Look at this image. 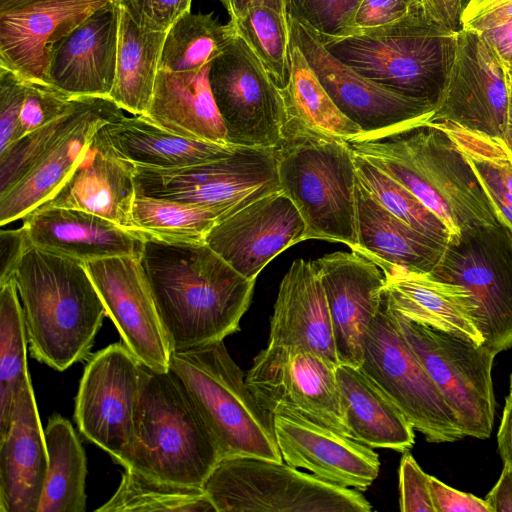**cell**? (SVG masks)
Segmentation results:
<instances>
[{
  "label": "cell",
  "mask_w": 512,
  "mask_h": 512,
  "mask_svg": "<svg viewBox=\"0 0 512 512\" xmlns=\"http://www.w3.org/2000/svg\"><path fill=\"white\" fill-rule=\"evenodd\" d=\"M135 198L134 164L119 158L95 133L68 178L40 206L83 210L136 229Z\"/></svg>",
  "instance_id": "4316f807"
},
{
  "label": "cell",
  "mask_w": 512,
  "mask_h": 512,
  "mask_svg": "<svg viewBox=\"0 0 512 512\" xmlns=\"http://www.w3.org/2000/svg\"><path fill=\"white\" fill-rule=\"evenodd\" d=\"M319 37L333 56L365 78L436 108L454 64L458 31L421 9L385 26Z\"/></svg>",
  "instance_id": "277c9868"
},
{
  "label": "cell",
  "mask_w": 512,
  "mask_h": 512,
  "mask_svg": "<svg viewBox=\"0 0 512 512\" xmlns=\"http://www.w3.org/2000/svg\"><path fill=\"white\" fill-rule=\"evenodd\" d=\"M361 370L428 442L462 440L457 419L440 389L400 333L383 291L363 341Z\"/></svg>",
  "instance_id": "8fae6325"
},
{
  "label": "cell",
  "mask_w": 512,
  "mask_h": 512,
  "mask_svg": "<svg viewBox=\"0 0 512 512\" xmlns=\"http://www.w3.org/2000/svg\"><path fill=\"white\" fill-rule=\"evenodd\" d=\"M390 309L403 338L455 414L462 434L489 438L496 407L492 381L496 355L483 343L415 323Z\"/></svg>",
  "instance_id": "9c48e42d"
},
{
  "label": "cell",
  "mask_w": 512,
  "mask_h": 512,
  "mask_svg": "<svg viewBox=\"0 0 512 512\" xmlns=\"http://www.w3.org/2000/svg\"><path fill=\"white\" fill-rule=\"evenodd\" d=\"M134 166L140 196L200 205L249 204L281 189L276 148L238 146L225 158L183 167Z\"/></svg>",
  "instance_id": "9a60e30c"
},
{
  "label": "cell",
  "mask_w": 512,
  "mask_h": 512,
  "mask_svg": "<svg viewBox=\"0 0 512 512\" xmlns=\"http://www.w3.org/2000/svg\"><path fill=\"white\" fill-rule=\"evenodd\" d=\"M48 468L31 378L21 386L9 429L0 437V512H37Z\"/></svg>",
  "instance_id": "d4e9b609"
},
{
  "label": "cell",
  "mask_w": 512,
  "mask_h": 512,
  "mask_svg": "<svg viewBox=\"0 0 512 512\" xmlns=\"http://www.w3.org/2000/svg\"><path fill=\"white\" fill-rule=\"evenodd\" d=\"M110 0H37L0 11V67L22 78L47 82L59 43Z\"/></svg>",
  "instance_id": "44dd1931"
},
{
  "label": "cell",
  "mask_w": 512,
  "mask_h": 512,
  "mask_svg": "<svg viewBox=\"0 0 512 512\" xmlns=\"http://www.w3.org/2000/svg\"><path fill=\"white\" fill-rule=\"evenodd\" d=\"M268 344L302 347L339 364L325 291L312 261L296 259L282 278Z\"/></svg>",
  "instance_id": "83f0119b"
},
{
  "label": "cell",
  "mask_w": 512,
  "mask_h": 512,
  "mask_svg": "<svg viewBox=\"0 0 512 512\" xmlns=\"http://www.w3.org/2000/svg\"><path fill=\"white\" fill-rule=\"evenodd\" d=\"M85 266L125 346L144 367L169 371L173 352L140 258L111 256Z\"/></svg>",
  "instance_id": "ac0fdd59"
},
{
  "label": "cell",
  "mask_w": 512,
  "mask_h": 512,
  "mask_svg": "<svg viewBox=\"0 0 512 512\" xmlns=\"http://www.w3.org/2000/svg\"><path fill=\"white\" fill-rule=\"evenodd\" d=\"M287 20L291 44L304 54L340 111L363 130L355 140L386 139L428 125L435 106L365 78L333 56L310 27L290 17Z\"/></svg>",
  "instance_id": "7c38bea8"
},
{
  "label": "cell",
  "mask_w": 512,
  "mask_h": 512,
  "mask_svg": "<svg viewBox=\"0 0 512 512\" xmlns=\"http://www.w3.org/2000/svg\"><path fill=\"white\" fill-rule=\"evenodd\" d=\"M391 141L359 139L352 151L416 196L452 236L496 224L493 208L465 154L441 128L428 125Z\"/></svg>",
  "instance_id": "3957f363"
},
{
  "label": "cell",
  "mask_w": 512,
  "mask_h": 512,
  "mask_svg": "<svg viewBox=\"0 0 512 512\" xmlns=\"http://www.w3.org/2000/svg\"><path fill=\"white\" fill-rule=\"evenodd\" d=\"M251 48L279 89L288 84L291 71L290 31L287 16L266 6L249 9L230 21Z\"/></svg>",
  "instance_id": "7bdbcfd3"
},
{
  "label": "cell",
  "mask_w": 512,
  "mask_h": 512,
  "mask_svg": "<svg viewBox=\"0 0 512 512\" xmlns=\"http://www.w3.org/2000/svg\"><path fill=\"white\" fill-rule=\"evenodd\" d=\"M37 0H0V11L12 9Z\"/></svg>",
  "instance_id": "6125c7cd"
},
{
  "label": "cell",
  "mask_w": 512,
  "mask_h": 512,
  "mask_svg": "<svg viewBox=\"0 0 512 512\" xmlns=\"http://www.w3.org/2000/svg\"><path fill=\"white\" fill-rule=\"evenodd\" d=\"M512 20V0H469L464 6L462 29L482 32Z\"/></svg>",
  "instance_id": "816d5d0a"
},
{
  "label": "cell",
  "mask_w": 512,
  "mask_h": 512,
  "mask_svg": "<svg viewBox=\"0 0 512 512\" xmlns=\"http://www.w3.org/2000/svg\"><path fill=\"white\" fill-rule=\"evenodd\" d=\"M430 494L435 512H492L485 499L456 490L429 476Z\"/></svg>",
  "instance_id": "f5cc1de1"
},
{
  "label": "cell",
  "mask_w": 512,
  "mask_h": 512,
  "mask_svg": "<svg viewBox=\"0 0 512 512\" xmlns=\"http://www.w3.org/2000/svg\"><path fill=\"white\" fill-rule=\"evenodd\" d=\"M485 501L492 512H512V463L503 461L498 481L486 495Z\"/></svg>",
  "instance_id": "9f6ffc18"
},
{
  "label": "cell",
  "mask_w": 512,
  "mask_h": 512,
  "mask_svg": "<svg viewBox=\"0 0 512 512\" xmlns=\"http://www.w3.org/2000/svg\"><path fill=\"white\" fill-rule=\"evenodd\" d=\"M274 428L283 461L326 482L365 491L379 474V455L346 435L284 416H274Z\"/></svg>",
  "instance_id": "7402d4cb"
},
{
  "label": "cell",
  "mask_w": 512,
  "mask_h": 512,
  "mask_svg": "<svg viewBox=\"0 0 512 512\" xmlns=\"http://www.w3.org/2000/svg\"><path fill=\"white\" fill-rule=\"evenodd\" d=\"M508 107V68L482 34L461 28L446 88L428 125L450 122L503 139Z\"/></svg>",
  "instance_id": "e0dca14e"
},
{
  "label": "cell",
  "mask_w": 512,
  "mask_h": 512,
  "mask_svg": "<svg viewBox=\"0 0 512 512\" xmlns=\"http://www.w3.org/2000/svg\"><path fill=\"white\" fill-rule=\"evenodd\" d=\"M246 205H200L136 195L132 219L136 229L159 238L205 241L213 226Z\"/></svg>",
  "instance_id": "74e56055"
},
{
  "label": "cell",
  "mask_w": 512,
  "mask_h": 512,
  "mask_svg": "<svg viewBox=\"0 0 512 512\" xmlns=\"http://www.w3.org/2000/svg\"><path fill=\"white\" fill-rule=\"evenodd\" d=\"M508 83H509V107L508 117L503 141L509 151L512 153V72L508 69Z\"/></svg>",
  "instance_id": "94428289"
},
{
  "label": "cell",
  "mask_w": 512,
  "mask_h": 512,
  "mask_svg": "<svg viewBox=\"0 0 512 512\" xmlns=\"http://www.w3.org/2000/svg\"><path fill=\"white\" fill-rule=\"evenodd\" d=\"M430 274L470 293L485 346L495 355L512 348V232L506 226L476 225L453 235Z\"/></svg>",
  "instance_id": "30bf717a"
},
{
  "label": "cell",
  "mask_w": 512,
  "mask_h": 512,
  "mask_svg": "<svg viewBox=\"0 0 512 512\" xmlns=\"http://www.w3.org/2000/svg\"><path fill=\"white\" fill-rule=\"evenodd\" d=\"M141 28L167 32L183 15L191 12L192 0H111Z\"/></svg>",
  "instance_id": "7dc6e473"
},
{
  "label": "cell",
  "mask_w": 512,
  "mask_h": 512,
  "mask_svg": "<svg viewBox=\"0 0 512 512\" xmlns=\"http://www.w3.org/2000/svg\"><path fill=\"white\" fill-rule=\"evenodd\" d=\"M216 512H369L357 489L326 482L284 462L221 459L203 485Z\"/></svg>",
  "instance_id": "ba28073f"
},
{
  "label": "cell",
  "mask_w": 512,
  "mask_h": 512,
  "mask_svg": "<svg viewBox=\"0 0 512 512\" xmlns=\"http://www.w3.org/2000/svg\"><path fill=\"white\" fill-rule=\"evenodd\" d=\"M429 476L405 451L399 465V505L402 512H435Z\"/></svg>",
  "instance_id": "681fc988"
},
{
  "label": "cell",
  "mask_w": 512,
  "mask_h": 512,
  "mask_svg": "<svg viewBox=\"0 0 512 512\" xmlns=\"http://www.w3.org/2000/svg\"><path fill=\"white\" fill-rule=\"evenodd\" d=\"M31 246L83 263L111 256L140 258L151 234L83 210L39 206L23 218Z\"/></svg>",
  "instance_id": "cb8c5ba5"
},
{
  "label": "cell",
  "mask_w": 512,
  "mask_h": 512,
  "mask_svg": "<svg viewBox=\"0 0 512 512\" xmlns=\"http://www.w3.org/2000/svg\"><path fill=\"white\" fill-rule=\"evenodd\" d=\"M421 9L417 0H362L354 20V30L385 26Z\"/></svg>",
  "instance_id": "f907efd6"
},
{
  "label": "cell",
  "mask_w": 512,
  "mask_h": 512,
  "mask_svg": "<svg viewBox=\"0 0 512 512\" xmlns=\"http://www.w3.org/2000/svg\"><path fill=\"white\" fill-rule=\"evenodd\" d=\"M222 459L219 446L180 378L144 367L136 438L117 463L159 480L200 487Z\"/></svg>",
  "instance_id": "5b68a950"
},
{
  "label": "cell",
  "mask_w": 512,
  "mask_h": 512,
  "mask_svg": "<svg viewBox=\"0 0 512 512\" xmlns=\"http://www.w3.org/2000/svg\"><path fill=\"white\" fill-rule=\"evenodd\" d=\"M424 10L436 21L458 31L463 11V0H417Z\"/></svg>",
  "instance_id": "11a10c76"
},
{
  "label": "cell",
  "mask_w": 512,
  "mask_h": 512,
  "mask_svg": "<svg viewBox=\"0 0 512 512\" xmlns=\"http://www.w3.org/2000/svg\"><path fill=\"white\" fill-rule=\"evenodd\" d=\"M109 100V97L102 96L77 97L68 112L12 142L0 152V196Z\"/></svg>",
  "instance_id": "ab89813d"
},
{
  "label": "cell",
  "mask_w": 512,
  "mask_h": 512,
  "mask_svg": "<svg viewBox=\"0 0 512 512\" xmlns=\"http://www.w3.org/2000/svg\"><path fill=\"white\" fill-rule=\"evenodd\" d=\"M27 336L15 282L0 285V437L9 429L16 396L30 378Z\"/></svg>",
  "instance_id": "b9f144b4"
},
{
  "label": "cell",
  "mask_w": 512,
  "mask_h": 512,
  "mask_svg": "<svg viewBox=\"0 0 512 512\" xmlns=\"http://www.w3.org/2000/svg\"><path fill=\"white\" fill-rule=\"evenodd\" d=\"M140 263L172 352L218 342L239 330L255 280L241 275L205 241L151 235Z\"/></svg>",
  "instance_id": "6da1fadb"
},
{
  "label": "cell",
  "mask_w": 512,
  "mask_h": 512,
  "mask_svg": "<svg viewBox=\"0 0 512 512\" xmlns=\"http://www.w3.org/2000/svg\"><path fill=\"white\" fill-rule=\"evenodd\" d=\"M119 11L110 0L59 43L47 70L49 84L71 98L109 96L116 75Z\"/></svg>",
  "instance_id": "603a6c76"
},
{
  "label": "cell",
  "mask_w": 512,
  "mask_h": 512,
  "mask_svg": "<svg viewBox=\"0 0 512 512\" xmlns=\"http://www.w3.org/2000/svg\"><path fill=\"white\" fill-rule=\"evenodd\" d=\"M236 32L229 22L223 25L212 13L188 12L166 32L159 70L195 71L220 56Z\"/></svg>",
  "instance_id": "f35d334b"
},
{
  "label": "cell",
  "mask_w": 512,
  "mask_h": 512,
  "mask_svg": "<svg viewBox=\"0 0 512 512\" xmlns=\"http://www.w3.org/2000/svg\"><path fill=\"white\" fill-rule=\"evenodd\" d=\"M165 36L139 27L120 8L116 75L108 97L132 115H144L148 109Z\"/></svg>",
  "instance_id": "836d02e7"
},
{
  "label": "cell",
  "mask_w": 512,
  "mask_h": 512,
  "mask_svg": "<svg viewBox=\"0 0 512 512\" xmlns=\"http://www.w3.org/2000/svg\"><path fill=\"white\" fill-rule=\"evenodd\" d=\"M510 70H511V72H512V69H510Z\"/></svg>",
  "instance_id": "be15d7a7"
},
{
  "label": "cell",
  "mask_w": 512,
  "mask_h": 512,
  "mask_svg": "<svg viewBox=\"0 0 512 512\" xmlns=\"http://www.w3.org/2000/svg\"><path fill=\"white\" fill-rule=\"evenodd\" d=\"M497 447L502 460L512 463V374L510 376L509 394L506 397L497 433Z\"/></svg>",
  "instance_id": "680465c9"
},
{
  "label": "cell",
  "mask_w": 512,
  "mask_h": 512,
  "mask_svg": "<svg viewBox=\"0 0 512 512\" xmlns=\"http://www.w3.org/2000/svg\"><path fill=\"white\" fill-rule=\"evenodd\" d=\"M44 436L48 468L37 512H84L87 460L72 424L54 414Z\"/></svg>",
  "instance_id": "e575fe53"
},
{
  "label": "cell",
  "mask_w": 512,
  "mask_h": 512,
  "mask_svg": "<svg viewBox=\"0 0 512 512\" xmlns=\"http://www.w3.org/2000/svg\"><path fill=\"white\" fill-rule=\"evenodd\" d=\"M429 125L444 130L465 154L497 220L512 232V153L504 141L450 122Z\"/></svg>",
  "instance_id": "8d00e7d4"
},
{
  "label": "cell",
  "mask_w": 512,
  "mask_h": 512,
  "mask_svg": "<svg viewBox=\"0 0 512 512\" xmlns=\"http://www.w3.org/2000/svg\"><path fill=\"white\" fill-rule=\"evenodd\" d=\"M348 436L371 448L408 451L414 428L379 386L360 367L338 364L335 369Z\"/></svg>",
  "instance_id": "4dcf8cb0"
},
{
  "label": "cell",
  "mask_w": 512,
  "mask_h": 512,
  "mask_svg": "<svg viewBox=\"0 0 512 512\" xmlns=\"http://www.w3.org/2000/svg\"><path fill=\"white\" fill-rule=\"evenodd\" d=\"M75 99L49 83L27 80V93L13 142L68 112Z\"/></svg>",
  "instance_id": "bcb514c9"
},
{
  "label": "cell",
  "mask_w": 512,
  "mask_h": 512,
  "mask_svg": "<svg viewBox=\"0 0 512 512\" xmlns=\"http://www.w3.org/2000/svg\"><path fill=\"white\" fill-rule=\"evenodd\" d=\"M362 0H285L286 16L310 27L321 37H342L354 31Z\"/></svg>",
  "instance_id": "f6af8a7d"
},
{
  "label": "cell",
  "mask_w": 512,
  "mask_h": 512,
  "mask_svg": "<svg viewBox=\"0 0 512 512\" xmlns=\"http://www.w3.org/2000/svg\"><path fill=\"white\" fill-rule=\"evenodd\" d=\"M290 63V78L281 90L288 119L293 118L313 131L347 142L361 136L363 130L340 111L304 54L293 44Z\"/></svg>",
  "instance_id": "d590c367"
},
{
  "label": "cell",
  "mask_w": 512,
  "mask_h": 512,
  "mask_svg": "<svg viewBox=\"0 0 512 512\" xmlns=\"http://www.w3.org/2000/svg\"><path fill=\"white\" fill-rule=\"evenodd\" d=\"M357 248L374 263L430 273L447 244L410 227L385 209L361 184L356 185Z\"/></svg>",
  "instance_id": "1f68e13d"
},
{
  "label": "cell",
  "mask_w": 512,
  "mask_h": 512,
  "mask_svg": "<svg viewBox=\"0 0 512 512\" xmlns=\"http://www.w3.org/2000/svg\"><path fill=\"white\" fill-rule=\"evenodd\" d=\"M336 366L302 347L267 344L255 356L245 380L272 416L312 422L348 436Z\"/></svg>",
  "instance_id": "4fadbf2b"
},
{
  "label": "cell",
  "mask_w": 512,
  "mask_h": 512,
  "mask_svg": "<svg viewBox=\"0 0 512 512\" xmlns=\"http://www.w3.org/2000/svg\"><path fill=\"white\" fill-rule=\"evenodd\" d=\"M170 370L199 408L222 459L250 457L284 462L274 416L258 402L223 340L173 352Z\"/></svg>",
  "instance_id": "52a82bcc"
},
{
  "label": "cell",
  "mask_w": 512,
  "mask_h": 512,
  "mask_svg": "<svg viewBox=\"0 0 512 512\" xmlns=\"http://www.w3.org/2000/svg\"><path fill=\"white\" fill-rule=\"evenodd\" d=\"M96 511L216 512L203 488L159 480L131 468H125L115 493Z\"/></svg>",
  "instance_id": "60d3db41"
},
{
  "label": "cell",
  "mask_w": 512,
  "mask_h": 512,
  "mask_svg": "<svg viewBox=\"0 0 512 512\" xmlns=\"http://www.w3.org/2000/svg\"><path fill=\"white\" fill-rule=\"evenodd\" d=\"M27 93V80L0 67V152L12 142Z\"/></svg>",
  "instance_id": "c3c4849f"
},
{
  "label": "cell",
  "mask_w": 512,
  "mask_h": 512,
  "mask_svg": "<svg viewBox=\"0 0 512 512\" xmlns=\"http://www.w3.org/2000/svg\"><path fill=\"white\" fill-rule=\"evenodd\" d=\"M31 247L26 228L0 231V285L13 278L22 258Z\"/></svg>",
  "instance_id": "db71d44e"
},
{
  "label": "cell",
  "mask_w": 512,
  "mask_h": 512,
  "mask_svg": "<svg viewBox=\"0 0 512 512\" xmlns=\"http://www.w3.org/2000/svg\"><path fill=\"white\" fill-rule=\"evenodd\" d=\"M13 280L31 356L57 371L88 360L107 313L85 263L31 246Z\"/></svg>",
  "instance_id": "7a4b0ae2"
},
{
  "label": "cell",
  "mask_w": 512,
  "mask_h": 512,
  "mask_svg": "<svg viewBox=\"0 0 512 512\" xmlns=\"http://www.w3.org/2000/svg\"><path fill=\"white\" fill-rule=\"evenodd\" d=\"M144 366L124 343L91 355L75 398L80 433L118 462L134 444Z\"/></svg>",
  "instance_id": "2e32d148"
},
{
  "label": "cell",
  "mask_w": 512,
  "mask_h": 512,
  "mask_svg": "<svg viewBox=\"0 0 512 512\" xmlns=\"http://www.w3.org/2000/svg\"><path fill=\"white\" fill-rule=\"evenodd\" d=\"M281 190L305 223L304 241L319 239L357 248V170L349 143L289 118L276 148Z\"/></svg>",
  "instance_id": "8992f818"
},
{
  "label": "cell",
  "mask_w": 512,
  "mask_h": 512,
  "mask_svg": "<svg viewBox=\"0 0 512 512\" xmlns=\"http://www.w3.org/2000/svg\"><path fill=\"white\" fill-rule=\"evenodd\" d=\"M113 100L64 137L9 191L0 196V225L19 219L49 200L68 178L96 131L124 115Z\"/></svg>",
  "instance_id": "d6a6232c"
},
{
  "label": "cell",
  "mask_w": 512,
  "mask_h": 512,
  "mask_svg": "<svg viewBox=\"0 0 512 512\" xmlns=\"http://www.w3.org/2000/svg\"><path fill=\"white\" fill-rule=\"evenodd\" d=\"M209 83L228 143L263 148L281 144L288 122L281 89L239 35L211 62Z\"/></svg>",
  "instance_id": "5bb4252c"
},
{
  "label": "cell",
  "mask_w": 512,
  "mask_h": 512,
  "mask_svg": "<svg viewBox=\"0 0 512 512\" xmlns=\"http://www.w3.org/2000/svg\"><path fill=\"white\" fill-rule=\"evenodd\" d=\"M210 64L187 72L159 70L143 116L185 138L228 143L226 128L210 88Z\"/></svg>",
  "instance_id": "f1b7e54d"
},
{
  "label": "cell",
  "mask_w": 512,
  "mask_h": 512,
  "mask_svg": "<svg viewBox=\"0 0 512 512\" xmlns=\"http://www.w3.org/2000/svg\"><path fill=\"white\" fill-rule=\"evenodd\" d=\"M480 34L485 37L504 66L512 69V20Z\"/></svg>",
  "instance_id": "6f0895ef"
},
{
  "label": "cell",
  "mask_w": 512,
  "mask_h": 512,
  "mask_svg": "<svg viewBox=\"0 0 512 512\" xmlns=\"http://www.w3.org/2000/svg\"><path fill=\"white\" fill-rule=\"evenodd\" d=\"M312 264L325 291L339 364L360 367L365 333L382 301L384 274L355 251L326 254Z\"/></svg>",
  "instance_id": "ffe728a7"
},
{
  "label": "cell",
  "mask_w": 512,
  "mask_h": 512,
  "mask_svg": "<svg viewBox=\"0 0 512 512\" xmlns=\"http://www.w3.org/2000/svg\"><path fill=\"white\" fill-rule=\"evenodd\" d=\"M227 10L230 21L243 16L249 9L266 6L286 15L285 0H219Z\"/></svg>",
  "instance_id": "91938a15"
},
{
  "label": "cell",
  "mask_w": 512,
  "mask_h": 512,
  "mask_svg": "<svg viewBox=\"0 0 512 512\" xmlns=\"http://www.w3.org/2000/svg\"><path fill=\"white\" fill-rule=\"evenodd\" d=\"M354 161L358 180L385 209L419 232L448 243L452 234L447 226L406 187L355 153Z\"/></svg>",
  "instance_id": "ee69618b"
},
{
  "label": "cell",
  "mask_w": 512,
  "mask_h": 512,
  "mask_svg": "<svg viewBox=\"0 0 512 512\" xmlns=\"http://www.w3.org/2000/svg\"><path fill=\"white\" fill-rule=\"evenodd\" d=\"M96 136L119 158L134 165L174 168L214 161L238 147L185 138L155 125L143 115L123 116L103 124Z\"/></svg>",
  "instance_id": "f546056e"
},
{
  "label": "cell",
  "mask_w": 512,
  "mask_h": 512,
  "mask_svg": "<svg viewBox=\"0 0 512 512\" xmlns=\"http://www.w3.org/2000/svg\"><path fill=\"white\" fill-rule=\"evenodd\" d=\"M304 234L302 216L280 189L218 222L205 242L241 275L256 280L277 255L304 241Z\"/></svg>",
  "instance_id": "d6986e66"
},
{
  "label": "cell",
  "mask_w": 512,
  "mask_h": 512,
  "mask_svg": "<svg viewBox=\"0 0 512 512\" xmlns=\"http://www.w3.org/2000/svg\"><path fill=\"white\" fill-rule=\"evenodd\" d=\"M384 293L389 306L406 319L482 344L477 305L462 286L383 262Z\"/></svg>",
  "instance_id": "484cf974"
}]
</instances>
